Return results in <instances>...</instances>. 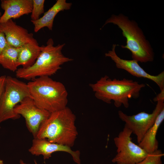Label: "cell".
Here are the masks:
<instances>
[{
    "mask_svg": "<svg viewBox=\"0 0 164 164\" xmlns=\"http://www.w3.org/2000/svg\"><path fill=\"white\" fill-rule=\"evenodd\" d=\"M163 156L162 151L158 149L149 154L143 160L136 164H162V158Z\"/></svg>",
    "mask_w": 164,
    "mask_h": 164,
    "instance_id": "obj_18",
    "label": "cell"
},
{
    "mask_svg": "<svg viewBox=\"0 0 164 164\" xmlns=\"http://www.w3.org/2000/svg\"><path fill=\"white\" fill-rule=\"evenodd\" d=\"M20 48L8 45L0 55V64L2 67L13 72L18 69V58Z\"/></svg>",
    "mask_w": 164,
    "mask_h": 164,
    "instance_id": "obj_17",
    "label": "cell"
},
{
    "mask_svg": "<svg viewBox=\"0 0 164 164\" xmlns=\"http://www.w3.org/2000/svg\"><path fill=\"white\" fill-rule=\"evenodd\" d=\"M164 119V109L157 116L153 125L147 131L138 145L148 153L158 149L159 142L156 135L158 129Z\"/></svg>",
    "mask_w": 164,
    "mask_h": 164,
    "instance_id": "obj_15",
    "label": "cell"
},
{
    "mask_svg": "<svg viewBox=\"0 0 164 164\" xmlns=\"http://www.w3.org/2000/svg\"><path fill=\"white\" fill-rule=\"evenodd\" d=\"M157 101L155 107L152 113H148L141 112L132 115H128L121 111H119L118 115L120 118L125 123V125L136 135L137 141L139 143L142 141L147 131L154 124L156 118L164 109V90L154 98Z\"/></svg>",
    "mask_w": 164,
    "mask_h": 164,
    "instance_id": "obj_7",
    "label": "cell"
},
{
    "mask_svg": "<svg viewBox=\"0 0 164 164\" xmlns=\"http://www.w3.org/2000/svg\"><path fill=\"white\" fill-rule=\"evenodd\" d=\"M72 4L67 2L66 0H57L55 4L43 15L36 21L31 20L34 26V31L38 32L44 27L52 30L54 19L56 15L60 12L70 9Z\"/></svg>",
    "mask_w": 164,
    "mask_h": 164,
    "instance_id": "obj_14",
    "label": "cell"
},
{
    "mask_svg": "<svg viewBox=\"0 0 164 164\" xmlns=\"http://www.w3.org/2000/svg\"><path fill=\"white\" fill-rule=\"evenodd\" d=\"M118 45L114 44L111 50L105 53V56L110 57L115 63L116 67L124 70L131 75L138 77H143L151 80L155 82L159 87L160 91L164 90V72L162 71L156 75L148 73L138 63L137 61L123 59L116 54L115 49Z\"/></svg>",
    "mask_w": 164,
    "mask_h": 164,
    "instance_id": "obj_10",
    "label": "cell"
},
{
    "mask_svg": "<svg viewBox=\"0 0 164 164\" xmlns=\"http://www.w3.org/2000/svg\"><path fill=\"white\" fill-rule=\"evenodd\" d=\"M14 111L17 114L24 118L27 128L34 138L42 123L51 113L39 107L30 97L23 99L15 106Z\"/></svg>",
    "mask_w": 164,
    "mask_h": 164,
    "instance_id": "obj_9",
    "label": "cell"
},
{
    "mask_svg": "<svg viewBox=\"0 0 164 164\" xmlns=\"http://www.w3.org/2000/svg\"><path fill=\"white\" fill-rule=\"evenodd\" d=\"M32 5L33 0H1V6L4 12L0 18V23L31 13Z\"/></svg>",
    "mask_w": 164,
    "mask_h": 164,
    "instance_id": "obj_13",
    "label": "cell"
},
{
    "mask_svg": "<svg viewBox=\"0 0 164 164\" xmlns=\"http://www.w3.org/2000/svg\"><path fill=\"white\" fill-rule=\"evenodd\" d=\"M42 46L31 43L26 44L20 48L18 58L19 66L26 68L35 62L42 50Z\"/></svg>",
    "mask_w": 164,
    "mask_h": 164,
    "instance_id": "obj_16",
    "label": "cell"
},
{
    "mask_svg": "<svg viewBox=\"0 0 164 164\" xmlns=\"http://www.w3.org/2000/svg\"><path fill=\"white\" fill-rule=\"evenodd\" d=\"M0 30L5 35L8 44L14 47H20L27 43L39 45L33 34L17 25L12 19L0 23Z\"/></svg>",
    "mask_w": 164,
    "mask_h": 164,
    "instance_id": "obj_11",
    "label": "cell"
},
{
    "mask_svg": "<svg viewBox=\"0 0 164 164\" xmlns=\"http://www.w3.org/2000/svg\"><path fill=\"white\" fill-rule=\"evenodd\" d=\"M3 163L4 162L3 161L0 159V164H3Z\"/></svg>",
    "mask_w": 164,
    "mask_h": 164,
    "instance_id": "obj_23",
    "label": "cell"
},
{
    "mask_svg": "<svg viewBox=\"0 0 164 164\" xmlns=\"http://www.w3.org/2000/svg\"><path fill=\"white\" fill-rule=\"evenodd\" d=\"M3 164H4V163H3Z\"/></svg>",
    "mask_w": 164,
    "mask_h": 164,
    "instance_id": "obj_26",
    "label": "cell"
},
{
    "mask_svg": "<svg viewBox=\"0 0 164 164\" xmlns=\"http://www.w3.org/2000/svg\"><path fill=\"white\" fill-rule=\"evenodd\" d=\"M19 163L20 164H30L29 163H26L23 160L21 159L20 160Z\"/></svg>",
    "mask_w": 164,
    "mask_h": 164,
    "instance_id": "obj_22",
    "label": "cell"
},
{
    "mask_svg": "<svg viewBox=\"0 0 164 164\" xmlns=\"http://www.w3.org/2000/svg\"><path fill=\"white\" fill-rule=\"evenodd\" d=\"M76 116L67 107L50 113L40 125L34 138L72 147L78 135Z\"/></svg>",
    "mask_w": 164,
    "mask_h": 164,
    "instance_id": "obj_1",
    "label": "cell"
},
{
    "mask_svg": "<svg viewBox=\"0 0 164 164\" xmlns=\"http://www.w3.org/2000/svg\"><path fill=\"white\" fill-rule=\"evenodd\" d=\"M44 0H33V5L31 12L32 21H36L40 18V16L44 12Z\"/></svg>",
    "mask_w": 164,
    "mask_h": 164,
    "instance_id": "obj_19",
    "label": "cell"
},
{
    "mask_svg": "<svg viewBox=\"0 0 164 164\" xmlns=\"http://www.w3.org/2000/svg\"><path fill=\"white\" fill-rule=\"evenodd\" d=\"M65 44L55 46L53 39L50 38L46 45L41 46V51L34 63L26 68H18L15 72L16 77L32 80L38 77H50L55 74L61 69V65L73 60L62 53V50Z\"/></svg>",
    "mask_w": 164,
    "mask_h": 164,
    "instance_id": "obj_5",
    "label": "cell"
},
{
    "mask_svg": "<svg viewBox=\"0 0 164 164\" xmlns=\"http://www.w3.org/2000/svg\"><path fill=\"white\" fill-rule=\"evenodd\" d=\"M1 13L0 11V18L1 17Z\"/></svg>",
    "mask_w": 164,
    "mask_h": 164,
    "instance_id": "obj_24",
    "label": "cell"
},
{
    "mask_svg": "<svg viewBox=\"0 0 164 164\" xmlns=\"http://www.w3.org/2000/svg\"><path fill=\"white\" fill-rule=\"evenodd\" d=\"M35 164H37V163H36V162L35 161Z\"/></svg>",
    "mask_w": 164,
    "mask_h": 164,
    "instance_id": "obj_25",
    "label": "cell"
},
{
    "mask_svg": "<svg viewBox=\"0 0 164 164\" xmlns=\"http://www.w3.org/2000/svg\"><path fill=\"white\" fill-rule=\"evenodd\" d=\"M6 77L5 75L0 76V98L5 89Z\"/></svg>",
    "mask_w": 164,
    "mask_h": 164,
    "instance_id": "obj_21",
    "label": "cell"
},
{
    "mask_svg": "<svg viewBox=\"0 0 164 164\" xmlns=\"http://www.w3.org/2000/svg\"><path fill=\"white\" fill-rule=\"evenodd\" d=\"M27 84L32 98L39 107L52 113L67 107L68 93L61 82L42 76Z\"/></svg>",
    "mask_w": 164,
    "mask_h": 164,
    "instance_id": "obj_3",
    "label": "cell"
},
{
    "mask_svg": "<svg viewBox=\"0 0 164 164\" xmlns=\"http://www.w3.org/2000/svg\"><path fill=\"white\" fill-rule=\"evenodd\" d=\"M27 97H31L27 84L15 77L6 76L5 89L0 98V125L8 119L20 118L14 112V108Z\"/></svg>",
    "mask_w": 164,
    "mask_h": 164,
    "instance_id": "obj_6",
    "label": "cell"
},
{
    "mask_svg": "<svg viewBox=\"0 0 164 164\" xmlns=\"http://www.w3.org/2000/svg\"><path fill=\"white\" fill-rule=\"evenodd\" d=\"M29 152L36 156L42 155L44 159H49L52 154L55 152H66L70 154L74 161L77 164H81L80 152L79 150L73 151L71 147L56 143H52L46 139L34 138L32 146Z\"/></svg>",
    "mask_w": 164,
    "mask_h": 164,
    "instance_id": "obj_12",
    "label": "cell"
},
{
    "mask_svg": "<svg viewBox=\"0 0 164 164\" xmlns=\"http://www.w3.org/2000/svg\"><path fill=\"white\" fill-rule=\"evenodd\" d=\"M132 132L125 125L122 131L114 138L117 154L112 162L117 164H136L148 155L145 150L134 143L131 136Z\"/></svg>",
    "mask_w": 164,
    "mask_h": 164,
    "instance_id": "obj_8",
    "label": "cell"
},
{
    "mask_svg": "<svg viewBox=\"0 0 164 164\" xmlns=\"http://www.w3.org/2000/svg\"><path fill=\"white\" fill-rule=\"evenodd\" d=\"M8 45L5 35L0 30V55Z\"/></svg>",
    "mask_w": 164,
    "mask_h": 164,
    "instance_id": "obj_20",
    "label": "cell"
},
{
    "mask_svg": "<svg viewBox=\"0 0 164 164\" xmlns=\"http://www.w3.org/2000/svg\"><path fill=\"white\" fill-rule=\"evenodd\" d=\"M89 85L97 99L108 104L113 100L116 107L123 104L126 108L129 106V99L138 98L140 91L145 86L144 84H139L131 79H112L107 75Z\"/></svg>",
    "mask_w": 164,
    "mask_h": 164,
    "instance_id": "obj_2",
    "label": "cell"
},
{
    "mask_svg": "<svg viewBox=\"0 0 164 164\" xmlns=\"http://www.w3.org/2000/svg\"><path fill=\"white\" fill-rule=\"evenodd\" d=\"M109 23L116 25L122 30L123 36L126 39V44L121 46L131 51L133 60L141 63L153 60V49L135 21L120 13L112 15L105 21L102 27Z\"/></svg>",
    "mask_w": 164,
    "mask_h": 164,
    "instance_id": "obj_4",
    "label": "cell"
}]
</instances>
